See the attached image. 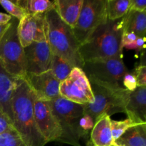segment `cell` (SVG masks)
Returning <instances> with one entry per match:
<instances>
[{
  "label": "cell",
  "instance_id": "6da1fadb",
  "mask_svg": "<svg viewBox=\"0 0 146 146\" xmlns=\"http://www.w3.org/2000/svg\"><path fill=\"white\" fill-rule=\"evenodd\" d=\"M36 96L24 78H19L11 100L12 125L27 146H44L47 143L40 133L34 118Z\"/></svg>",
  "mask_w": 146,
  "mask_h": 146
},
{
  "label": "cell",
  "instance_id": "7a4b0ae2",
  "mask_svg": "<svg viewBox=\"0 0 146 146\" xmlns=\"http://www.w3.org/2000/svg\"><path fill=\"white\" fill-rule=\"evenodd\" d=\"M121 21H108L100 26L88 39L81 44L78 53L83 63L96 59L123 57Z\"/></svg>",
  "mask_w": 146,
  "mask_h": 146
},
{
  "label": "cell",
  "instance_id": "3957f363",
  "mask_svg": "<svg viewBox=\"0 0 146 146\" xmlns=\"http://www.w3.org/2000/svg\"><path fill=\"white\" fill-rule=\"evenodd\" d=\"M45 24L46 36L53 54L62 57L73 67L82 68L78 53L80 44L72 27L62 21L54 7L45 13Z\"/></svg>",
  "mask_w": 146,
  "mask_h": 146
},
{
  "label": "cell",
  "instance_id": "277c9868",
  "mask_svg": "<svg viewBox=\"0 0 146 146\" xmlns=\"http://www.w3.org/2000/svg\"><path fill=\"white\" fill-rule=\"evenodd\" d=\"M53 114L62 131L59 142L74 146H81L80 140L88 133L80 127V120L84 116V105L65 99L62 97L48 101Z\"/></svg>",
  "mask_w": 146,
  "mask_h": 146
},
{
  "label": "cell",
  "instance_id": "5b68a950",
  "mask_svg": "<svg viewBox=\"0 0 146 146\" xmlns=\"http://www.w3.org/2000/svg\"><path fill=\"white\" fill-rule=\"evenodd\" d=\"M94 101L84 105V114L92 118L94 123L101 115L111 116L116 113H125L131 91L125 88H111L90 81Z\"/></svg>",
  "mask_w": 146,
  "mask_h": 146
},
{
  "label": "cell",
  "instance_id": "8992f818",
  "mask_svg": "<svg viewBox=\"0 0 146 146\" xmlns=\"http://www.w3.org/2000/svg\"><path fill=\"white\" fill-rule=\"evenodd\" d=\"M90 81L111 88H125L123 78L128 71L122 57L84 61L82 68Z\"/></svg>",
  "mask_w": 146,
  "mask_h": 146
},
{
  "label": "cell",
  "instance_id": "52a82bcc",
  "mask_svg": "<svg viewBox=\"0 0 146 146\" xmlns=\"http://www.w3.org/2000/svg\"><path fill=\"white\" fill-rule=\"evenodd\" d=\"M19 21L12 17L9 27L0 40V62L9 74L24 78L27 72L24 48L17 32Z\"/></svg>",
  "mask_w": 146,
  "mask_h": 146
},
{
  "label": "cell",
  "instance_id": "ba28073f",
  "mask_svg": "<svg viewBox=\"0 0 146 146\" xmlns=\"http://www.w3.org/2000/svg\"><path fill=\"white\" fill-rule=\"evenodd\" d=\"M107 21V0H84L79 17L72 28L80 45Z\"/></svg>",
  "mask_w": 146,
  "mask_h": 146
},
{
  "label": "cell",
  "instance_id": "9c48e42d",
  "mask_svg": "<svg viewBox=\"0 0 146 146\" xmlns=\"http://www.w3.org/2000/svg\"><path fill=\"white\" fill-rule=\"evenodd\" d=\"M60 96L70 101L87 105L94 101L91 84L81 68L74 67L68 76L60 83Z\"/></svg>",
  "mask_w": 146,
  "mask_h": 146
},
{
  "label": "cell",
  "instance_id": "30bf717a",
  "mask_svg": "<svg viewBox=\"0 0 146 146\" xmlns=\"http://www.w3.org/2000/svg\"><path fill=\"white\" fill-rule=\"evenodd\" d=\"M34 118L40 133L47 143L60 141L62 131L46 101L36 98L34 104Z\"/></svg>",
  "mask_w": 146,
  "mask_h": 146
},
{
  "label": "cell",
  "instance_id": "8fae6325",
  "mask_svg": "<svg viewBox=\"0 0 146 146\" xmlns=\"http://www.w3.org/2000/svg\"><path fill=\"white\" fill-rule=\"evenodd\" d=\"M26 72L40 74L50 70L52 51L48 40L33 42L24 48Z\"/></svg>",
  "mask_w": 146,
  "mask_h": 146
},
{
  "label": "cell",
  "instance_id": "7c38bea8",
  "mask_svg": "<svg viewBox=\"0 0 146 146\" xmlns=\"http://www.w3.org/2000/svg\"><path fill=\"white\" fill-rule=\"evenodd\" d=\"M24 80L34 92L36 98L41 101H51L60 97V81L51 69L40 74H26Z\"/></svg>",
  "mask_w": 146,
  "mask_h": 146
},
{
  "label": "cell",
  "instance_id": "4fadbf2b",
  "mask_svg": "<svg viewBox=\"0 0 146 146\" xmlns=\"http://www.w3.org/2000/svg\"><path fill=\"white\" fill-rule=\"evenodd\" d=\"M19 38L23 48L33 42L45 41V14H27L19 20L17 28Z\"/></svg>",
  "mask_w": 146,
  "mask_h": 146
},
{
  "label": "cell",
  "instance_id": "5bb4252c",
  "mask_svg": "<svg viewBox=\"0 0 146 146\" xmlns=\"http://www.w3.org/2000/svg\"><path fill=\"white\" fill-rule=\"evenodd\" d=\"M125 113L136 125L146 124V86L130 92Z\"/></svg>",
  "mask_w": 146,
  "mask_h": 146
},
{
  "label": "cell",
  "instance_id": "9a60e30c",
  "mask_svg": "<svg viewBox=\"0 0 146 146\" xmlns=\"http://www.w3.org/2000/svg\"><path fill=\"white\" fill-rule=\"evenodd\" d=\"M19 78H21L9 74L0 62V107L11 123L13 121L11 100Z\"/></svg>",
  "mask_w": 146,
  "mask_h": 146
},
{
  "label": "cell",
  "instance_id": "2e32d148",
  "mask_svg": "<svg viewBox=\"0 0 146 146\" xmlns=\"http://www.w3.org/2000/svg\"><path fill=\"white\" fill-rule=\"evenodd\" d=\"M111 120L109 115L104 114L94 123L91 133V141L94 146L113 145Z\"/></svg>",
  "mask_w": 146,
  "mask_h": 146
},
{
  "label": "cell",
  "instance_id": "e0dca14e",
  "mask_svg": "<svg viewBox=\"0 0 146 146\" xmlns=\"http://www.w3.org/2000/svg\"><path fill=\"white\" fill-rule=\"evenodd\" d=\"M84 0H55L54 8L60 18L71 27H74L81 12Z\"/></svg>",
  "mask_w": 146,
  "mask_h": 146
},
{
  "label": "cell",
  "instance_id": "ac0fdd59",
  "mask_svg": "<svg viewBox=\"0 0 146 146\" xmlns=\"http://www.w3.org/2000/svg\"><path fill=\"white\" fill-rule=\"evenodd\" d=\"M123 32L134 33L138 37L145 38L146 11L138 12L129 10L121 20Z\"/></svg>",
  "mask_w": 146,
  "mask_h": 146
},
{
  "label": "cell",
  "instance_id": "d6986e66",
  "mask_svg": "<svg viewBox=\"0 0 146 146\" xmlns=\"http://www.w3.org/2000/svg\"><path fill=\"white\" fill-rule=\"evenodd\" d=\"M114 143L119 146H146V124L130 128Z\"/></svg>",
  "mask_w": 146,
  "mask_h": 146
},
{
  "label": "cell",
  "instance_id": "ffe728a7",
  "mask_svg": "<svg viewBox=\"0 0 146 146\" xmlns=\"http://www.w3.org/2000/svg\"><path fill=\"white\" fill-rule=\"evenodd\" d=\"M27 14H45L54 7V1L49 0H17L14 1Z\"/></svg>",
  "mask_w": 146,
  "mask_h": 146
},
{
  "label": "cell",
  "instance_id": "44dd1931",
  "mask_svg": "<svg viewBox=\"0 0 146 146\" xmlns=\"http://www.w3.org/2000/svg\"><path fill=\"white\" fill-rule=\"evenodd\" d=\"M131 0H107V16L110 21L123 18L128 12Z\"/></svg>",
  "mask_w": 146,
  "mask_h": 146
},
{
  "label": "cell",
  "instance_id": "7402d4cb",
  "mask_svg": "<svg viewBox=\"0 0 146 146\" xmlns=\"http://www.w3.org/2000/svg\"><path fill=\"white\" fill-rule=\"evenodd\" d=\"M74 68V67H73L68 61H66L62 57L52 53L50 69L52 71L54 76L60 82L64 81L68 76Z\"/></svg>",
  "mask_w": 146,
  "mask_h": 146
},
{
  "label": "cell",
  "instance_id": "603a6c76",
  "mask_svg": "<svg viewBox=\"0 0 146 146\" xmlns=\"http://www.w3.org/2000/svg\"><path fill=\"white\" fill-rule=\"evenodd\" d=\"M0 146H27L14 128L0 134Z\"/></svg>",
  "mask_w": 146,
  "mask_h": 146
},
{
  "label": "cell",
  "instance_id": "cb8c5ba5",
  "mask_svg": "<svg viewBox=\"0 0 146 146\" xmlns=\"http://www.w3.org/2000/svg\"><path fill=\"white\" fill-rule=\"evenodd\" d=\"M111 125L113 139L114 143H115V141H117L127 130H128L131 127L135 126V125H137L134 123L131 119L127 118L124 121H121L111 120Z\"/></svg>",
  "mask_w": 146,
  "mask_h": 146
},
{
  "label": "cell",
  "instance_id": "d4e9b609",
  "mask_svg": "<svg viewBox=\"0 0 146 146\" xmlns=\"http://www.w3.org/2000/svg\"><path fill=\"white\" fill-rule=\"evenodd\" d=\"M0 4L11 17L17 19L19 21L27 14L26 11L21 7L17 5L14 1L0 0Z\"/></svg>",
  "mask_w": 146,
  "mask_h": 146
},
{
  "label": "cell",
  "instance_id": "484cf974",
  "mask_svg": "<svg viewBox=\"0 0 146 146\" xmlns=\"http://www.w3.org/2000/svg\"><path fill=\"white\" fill-rule=\"evenodd\" d=\"M123 86L126 90L133 91L138 87L136 78L133 71H128L123 78Z\"/></svg>",
  "mask_w": 146,
  "mask_h": 146
},
{
  "label": "cell",
  "instance_id": "4316f807",
  "mask_svg": "<svg viewBox=\"0 0 146 146\" xmlns=\"http://www.w3.org/2000/svg\"><path fill=\"white\" fill-rule=\"evenodd\" d=\"M135 75L138 86H146V66L140 64L133 71Z\"/></svg>",
  "mask_w": 146,
  "mask_h": 146
},
{
  "label": "cell",
  "instance_id": "83f0119b",
  "mask_svg": "<svg viewBox=\"0 0 146 146\" xmlns=\"http://www.w3.org/2000/svg\"><path fill=\"white\" fill-rule=\"evenodd\" d=\"M12 128V123L0 107V134Z\"/></svg>",
  "mask_w": 146,
  "mask_h": 146
},
{
  "label": "cell",
  "instance_id": "f1b7e54d",
  "mask_svg": "<svg viewBox=\"0 0 146 146\" xmlns=\"http://www.w3.org/2000/svg\"><path fill=\"white\" fill-rule=\"evenodd\" d=\"M79 124L81 129L84 130L86 133H88V131H91L94 128V121L91 116L84 114V116L80 120Z\"/></svg>",
  "mask_w": 146,
  "mask_h": 146
},
{
  "label": "cell",
  "instance_id": "f546056e",
  "mask_svg": "<svg viewBox=\"0 0 146 146\" xmlns=\"http://www.w3.org/2000/svg\"><path fill=\"white\" fill-rule=\"evenodd\" d=\"M131 11L143 12L146 11V0H131Z\"/></svg>",
  "mask_w": 146,
  "mask_h": 146
},
{
  "label": "cell",
  "instance_id": "4dcf8cb0",
  "mask_svg": "<svg viewBox=\"0 0 146 146\" xmlns=\"http://www.w3.org/2000/svg\"><path fill=\"white\" fill-rule=\"evenodd\" d=\"M137 38L138 36L134 33L123 32L122 36H121V48H123V46L125 44L135 41Z\"/></svg>",
  "mask_w": 146,
  "mask_h": 146
},
{
  "label": "cell",
  "instance_id": "1f68e13d",
  "mask_svg": "<svg viewBox=\"0 0 146 146\" xmlns=\"http://www.w3.org/2000/svg\"><path fill=\"white\" fill-rule=\"evenodd\" d=\"M12 17L9 14H4V13L0 12V25L3 24H7L11 21Z\"/></svg>",
  "mask_w": 146,
  "mask_h": 146
},
{
  "label": "cell",
  "instance_id": "d6a6232c",
  "mask_svg": "<svg viewBox=\"0 0 146 146\" xmlns=\"http://www.w3.org/2000/svg\"><path fill=\"white\" fill-rule=\"evenodd\" d=\"M135 44H136L137 46H138V49H142V48H145V38H141V37H138L137 39L135 40Z\"/></svg>",
  "mask_w": 146,
  "mask_h": 146
},
{
  "label": "cell",
  "instance_id": "836d02e7",
  "mask_svg": "<svg viewBox=\"0 0 146 146\" xmlns=\"http://www.w3.org/2000/svg\"><path fill=\"white\" fill-rule=\"evenodd\" d=\"M10 21L7 24H3V25H0V40L1 39L2 36H4V33L6 32V31L7 30L8 27H9Z\"/></svg>",
  "mask_w": 146,
  "mask_h": 146
},
{
  "label": "cell",
  "instance_id": "e575fe53",
  "mask_svg": "<svg viewBox=\"0 0 146 146\" xmlns=\"http://www.w3.org/2000/svg\"><path fill=\"white\" fill-rule=\"evenodd\" d=\"M123 48H127V49H138V46H137L135 41H134V42L128 43V44H125V45L123 46Z\"/></svg>",
  "mask_w": 146,
  "mask_h": 146
},
{
  "label": "cell",
  "instance_id": "d590c367",
  "mask_svg": "<svg viewBox=\"0 0 146 146\" xmlns=\"http://www.w3.org/2000/svg\"><path fill=\"white\" fill-rule=\"evenodd\" d=\"M113 146H119V145H116V144L114 143V144H113Z\"/></svg>",
  "mask_w": 146,
  "mask_h": 146
}]
</instances>
